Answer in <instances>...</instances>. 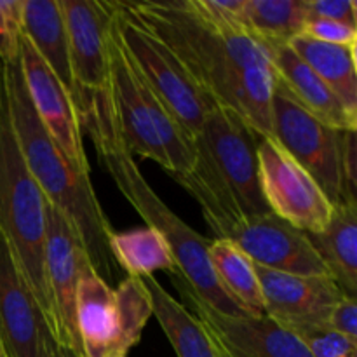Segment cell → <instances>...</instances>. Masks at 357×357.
<instances>
[{
  "label": "cell",
  "instance_id": "1",
  "mask_svg": "<svg viewBox=\"0 0 357 357\" xmlns=\"http://www.w3.org/2000/svg\"><path fill=\"white\" fill-rule=\"evenodd\" d=\"M119 6L180 58L213 103L236 112L258 135L272 138L271 103L278 75L265 42L211 23L194 0Z\"/></svg>",
  "mask_w": 357,
  "mask_h": 357
},
{
  "label": "cell",
  "instance_id": "2",
  "mask_svg": "<svg viewBox=\"0 0 357 357\" xmlns=\"http://www.w3.org/2000/svg\"><path fill=\"white\" fill-rule=\"evenodd\" d=\"M75 107L80 126L93 139L98 160L103 169L110 174L121 194L149 227L162 234L173 251L178 274L190 286L194 295L223 316L246 317L248 314L227 295L213 272L208 253L209 241L190 229L164 204L138 169L135 157L126 150L115 124L107 89L103 87L94 93L79 91Z\"/></svg>",
  "mask_w": 357,
  "mask_h": 357
},
{
  "label": "cell",
  "instance_id": "3",
  "mask_svg": "<svg viewBox=\"0 0 357 357\" xmlns=\"http://www.w3.org/2000/svg\"><path fill=\"white\" fill-rule=\"evenodd\" d=\"M9 114L14 135L28 171L45 201L63 213L79 232L91 267L107 281L115 275V261L108 241L114 234L98 202L87 173L77 169L59 150L35 114L24 86L20 61L2 63Z\"/></svg>",
  "mask_w": 357,
  "mask_h": 357
},
{
  "label": "cell",
  "instance_id": "4",
  "mask_svg": "<svg viewBox=\"0 0 357 357\" xmlns=\"http://www.w3.org/2000/svg\"><path fill=\"white\" fill-rule=\"evenodd\" d=\"M258 142L241 115L216 105L192 139L190 171L171 174L201 204L209 229L272 213L258 176Z\"/></svg>",
  "mask_w": 357,
  "mask_h": 357
},
{
  "label": "cell",
  "instance_id": "5",
  "mask_svg": "<svg viewBox=\"0 0 357 357\" xmlns=\"http://www.w3.org/2000/svg\"><path fill=\"white\" fill-rule=\"evenodd\" d=\"M45 201L23 159L7 101V87L0 63V234L9 244L21 274L44 310L52 337L65 345L44 271Z\"/></svg>",
  "mask_w": 357,
  "mask_h": 357
},
{
  "label": "cell",
  "instance_id": "6",
  "mask_svg": "<svg viewBox=\"0 0 357 357\" xmlns=\"http://www.w3.org/2000/svg\"><path fill=\"white\" fill-rule=\"evenodd\" d=\"M108 52L105 89L126 150L152 159L169 174L188 173L194 164L192 139L136 73L114 28V14Z\"/></svg>",
  "mask_w": 357,
  "mask_h": 357
},
{
  "label": "cell",
  "instance_id": "7",
  "mask_svg": "<svg viewBox=\"0 0 357 357\" xmlns=\"http://www.w3.org/2000/svg\"><path fill=\"white\" fill-rule=\"evenodd\" d=\"M152 316V298L142 278L112 288L87 264L77 286L75 323L80 357H126L142 340Z\"/></svg>",
  "mask_w": 357,
  "mask_h": 357
},
{
  "label": "cell",
  "instance_id": "8",
  "mask_svg": "<svg viewBox=\"0 0 357 357\" xmlns=\"http://www.w3.org/2000/svg\"><path fill=\"white\" fill-rule=\"evenodd\" d=\"M114 28L129 61L171 117L190 139L199 135L206 115L216 107L197 86L183 63L157 35L132 20L119 2H110Z\"/></svg>",
  "mask_w": 357,
  "mask_h": 357
},
{
  "label": "cell",
  "instance_id": "9",
  "mask_svg": "<svg viewBox=\"0 0 357 357\" xmlns=\"http://www.w3.org/2000/svg\"><path fill=\"white\" fill-rule=\"evenodd\" d=\"M272 138L314 178L333 206L357 202L345 180V146L352 131L317 121L275 79L272 93Z\"/></svg>",
  "mask_w": 357,
  "mask_h": 357
},
{
  "label": "cell",
  "instance_id": "10",
  "mask_svg": "<svg viewBox=\"0 0 357 357\" xmlns=\"http://www.w3.org/2000/svg\"><path fill=\"white\" fill-rule=\"evenodd\" d=\"M258 176L265 202L279 218L302 232H321L328 225L335 206L274 138L260 136Z\"/></svg>",
  "mask_w": 357,
  "mask_h": 357
},
{
  "label": "cell",
  "instance_id": "11",
  "mask_svg": "<svg viewBox=\"0 0 357 357\" xmlns=\"http://www.w3.org/2000/svg\"><path fill=\"white\" fill-rule=\"evenodd\" d=\"M216 239L236 244L257 267L309 278H331L307 234L274 213L253 216L236 225L213 227Z\"/></svg>",
  "mask_w": 357,
  "mask_h": 357
},
{
  "label": "cell",
  "instance_id": "12",
  "mask_svg": "<svg viewBox=\"0 0 357 357\" xmlns=\"http://www.w3.org/2000/svg\"><path fill=\"white\" fill-rule=\"evenodd\" d=\"M173 282L225 357H312L295 333L272 317L223 316L201 302L178 272Z\"/></svg>",
  "mask_w": 357,
  "mask_h": 357
},
{
  "label": "cell",
  "instance_id": "13",
  "mask_svg": "<svg viewBox=\"0 0 357 357\" xmlns=\"http://www.w3.org/2000/svg\"><path fill=\"white\" fill-rule=\"evenodd\" d=\"M17 61L31 107L45 131L77 169L89 174V162L82 143V126L72 94L24 35L20 42Z\"/></svg>",
  "mask_w": 357,
  "mask_h": 357
},
{
  "label": "cell",
  "instance_id": "14",
  "mask_svg": "<svg viewBox=\"0 0 357 357\" xmlns=\"http://www.w3.org/2000/svg\"><path fill=\"white\" fill-rule=\"evenodd\" d=\"M0 342L7 357H51L56 340L44 310L0 234Z\"/></svg>",
  "mask_w": 357,
  "mask_h": 357
},
{
  "label": "cell",
  "instance_id": "15",
  "mask_svg": "<svg viewBox=\"0 0 357 357\" xmlns=\"http://www.w3.org/2000/svg\"><path fill=\"white\" fill-rule=\"evenodd\" d=\"M87 264H91L89 257L73 223L47 202L44 246L45 279L61 324L65 347L72 349L77 357H80L79 331L75 323L77 286Z\"/></svg>",
  "mask_w": 357,
  "mask_h": 357
},
{
  "label": "cell",
  "instance_id": "16",
  "mask_svg": "<svg viewBox=\"0 0 357 357\" xmlns=\"http://www.w3.org/2000/svg\"><path fill=\"white\" fill-rule=\"evenodd\" d=\"M68 38L73 80L79 91L94 93L107 86L110 63V2L59 0ZM77 98V96H75Z\"/></svg>",
  "mask_w": 357,
  "mask_h": 357
},
{
  "label": "cell",
  "instance_id": "17",
  "mask_svg": "<svg viewBox=\"0 0 357 357\" xmlns=\"http://www.w3.org/2000/svg\"><path fill=\"white\" fill-rule=\"evenodd\" d=\"M257 267V265H255ZM265 316L284 328L324 324L331 309L345 296L331 278H309L257 267Z\"/></svg>",
  "mask_w": 357,
  "mask_h": 357
},
{
  "label": "cell",
  "instance_id": "18",
  "mask_svg": "<svg viewBox=\"0 0 357 357\" xmlns=\"http://www.w3.org/2000/svg\"><path fill=\"white\" fill-rule=\"evenodd\" d=\"M279 82L317 121L340 131H356L357 117L351 115L333 91L288 44L268 45Z\"/></svg>",
  "mask_w": 357,
  "mask_h": 357
},
{
  "label": "cell",
  "instance_id": "19",
  "mask_svg": "<svg viewBox=\"0 0 357 357\" xmlns=\"http://www.w3.org/2000/svg\"><path fill=\"white\" fill-rule=\"evenodd\" d=\"M331 279L347 296L357 293V202L335 206L321 232H305Z\"/></svg>",
  "mask_w": 357,
  "mask_h": 357
},
{
  "label": "cell",
  "instance_id": "20",
  "mask_svg": "<svg viewBox=\"0 0 357 357\" xmlns=\"http://www.w3.org/2000/svg\"><path fill=\"white\" fill-rule=\"evenodd\" d=\"M23 35L75 101L77 86L59 0H23Z\"/></svg>",
  "mask_w": 357,
  "mask_h": 357
},
{
  "label": "cell",
  "instance_id": "21",
  "mask_svg": "<svg viewBox=\"0 0 357 357\" xmlns=\"http://www.w3.org/2000/svg\"><path fill=\"white\" fill-rule=\"evenodd\" d=\"M152 298V316L159 321L178 357H225L208 328L176 302L153 275L142 278Z\"/></svg>",
  "mask_w": 357,
  "mask_h": 357
},
{
  "label": "cell",
  "instance_id": "22",
  "mask_svg": "<svg viewBox=\"0 0 357 357\" xmlns=\"http://www.w3.org/2000/svg\"><path fill=\"white\" fill-rule=\"evenodd\" d=\"M288 45L333 91L349 114L357 117L356 47L326 44L303 33L291 38Z\"/></svg>",
  "mask_w": 357,
  "mask_h": 357
},
{
  "label": "cell",
  "instance_id": "23",
  "mask_svg": "<svg viewBox=\"0 0 357 357\" xmlns=\"http://www.w3.org/2000/svg\"><path fill=\"white\" fill-rule=\"evenodd\" d=\"M209 261L227 295L251 317L265 316L264 293L253 261L227 239L209 243Z\"/></svg>",
  "mask_w": 357,
  "mask_h": 357
},
{
  "label": "cell",
  "instance_id": "24",
  "mask_svg": "<svg viewBox=\"0 0 357 357\" xmlns=\"http://www.w3.org/2000/svg\"><path fill=\"white\" fill-rule=\"evenodd\" d=\"M108 246L114 261L129 278H149L159 271L171 275L178 272L169 244L153 227L114 232Z\"/></svg>",
  "mask_w": 357,
  "mask_h": 357
},
{
  "label": "cell",
  "instance_id": "25",
  "mask_svg": "<svg viewBox=\"0 0 357 357\" xmlns=\"http://www.w3.org/2000/svg\"><path fill=\"white\" fill-rule=\"evenodd\" d=\"M305 21V0H244V30L267 45L289 44Z\"/></svg>",
  "mask_w": 357,
  "mask_h": 357
},
{
  "label": "cell",
  "instance_id": "26",
  "mask_svg": "<svg viewBox=\"0 0 357 357\" xmlns=\"http://www.w3.org/2000/svg\"><path fill=\"white\" fill-rule=\"evenodd\" d=\"M312 357H357V342L337 333L326 324L289 328Z\"/></svg>",
  "mask_w": 357,
  "mask_h": 357
},
{
  "label": "cell",
  "instance_id": "27",
  "mask_svg": "<svg viewBox=\"0 0 357 357\" xmlns=\"http://www.w3.org/2000/svg\"><path fill=\"white\" fill-rule=\"evenodd\" d=\"M23 37V0H0V63H16Z\"/></svg>",
  "mask_w": 357,
  "mask_h": 357
},
{
  "label": "cell",
  "instance_id": "28",
  "mask_svg": "<svg viewBox=\"0 0 357 357\" xmlns=\"http://www.w3.org/2000/svg\"><path fill=\"white\" fill-rule=\"evenodd\" d=\"M302 33L314 40L345 45V47H356L357 42V26L340 21L321 20V17H307Z\"/></svg>",
  "mask_w": 357,
  "mask_h": 357
},
{
  "label": "cell",
  "instance_id": "29",
  "mask_svg": "<svg viewBox=\"0 0 357 357\" xmlns=\"http://www.w3.org/2000/svg\"><path fill=\"white\" fill-rule=\"evenodd\" d=\"M307 17L340 21L357 26L356 0H305Z\"/></svg>",
  "mask_w": 357,
  "mask_h": 357
},
{
  "label": "cell",
  "instance_id": "30",
  "mask_svg": "<svg viewBox=\"0 0 357 357\" xmlns=\"http://www.w3.org/2000/svg\"><path fill=\"white\" fill-rule=\"evenodd\" d=\"M324 324L333 331H337V333L357 342V300L354 296L345 295L331 309L330 316H328Z\"/></svg>",
  "mask_w": 357,
  "mask_h": 357
},
{
  "label": "cell",
  "instance_id": "31",
  "mask_svg": "<svg viewBox=\"0 0 357 357\" xmlns=\"http://www.w3.org/2000/svg\"><path fill=\"white\" fill-rule=\"evenodd\" d=\"M51 357H77V354L70 347H65V345H61L56 342L54 347H52Z\"/></svg>",
  "mask_w": 357,
  "mask_h": 357
},
{
  "label": "cell",
  "instance_id": "32",
  "mask_svg": "<svg viewBox=\"0 0 357 357\" xmlns=\"http://www.w3.org/2000/svg\"><path fill=\"white\" fill-rule=\"evenodd\" d=\"M0 357H7V354H6V349H3L2 342H0Z\"/></svg>",
  "mask_w": 357,
  "mask_h": 357
}]
</instances>
